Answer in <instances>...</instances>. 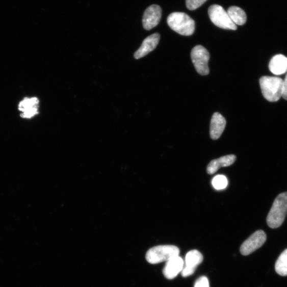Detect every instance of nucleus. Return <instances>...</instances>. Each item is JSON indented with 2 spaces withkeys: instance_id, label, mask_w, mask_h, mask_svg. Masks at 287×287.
<instances>
[{
  "instance_id": "1",
  "label": "nucleus",
  "mask_w": 287,
  "mask_h": 287,
  "mask_svg": "<svg viewBox=\"0 0 287 287\" xmlns=\"http://www.w3.org/2000/svg\"><path fill=\"white\" fill-rule=\"evenodd\" d=\"M287 215V192L279 194L274 200L267 219L268 225L272 229L282 225Z\"/></svg>"
},
{
  "instance_id": "2",
  "label": "nucleus",
  "mask_w": 287,
  "mask_h": 287,
  "mask_svg": "<svg viewBox=\"0 0 287 287\" xmlns=\"http://www.w3.org/2000/svg\"><path fill=\"white\" fill-rule=\"evenodd\" d=\"M167 22L172 30L181 35L191 36L194 33V20L184 12H173L168 16Z\"/></svg>"
},
{
  "instance_id": "3",
  "label": "nucleus",
  "mask_w": 287,
  "mask_h": 287,
  "mask_svg": "<svg viewBox=\"0 0 287 287\" xmlns=\"http://www.w3.org/2000/svg\"><path fill=\"white\" fill-rule=\"evenodd\" d=\"M259 84L262 94L268 101L277 102L282 97L283 80L276 77L264 76Z\"/></svg>"
},
{
  "instance_id": "4",
  "label": "nucleus",
  "mask_w": 287,
  "mask_h": 287,
  "mask_svg": "<svg viewBox=\"0 0 287 287\" xmlns=\"http://www.w3.org/2000/svg\"><path fill=\"white\" fill-rule=\"evenodd\" d=\"M179 249L176 246L160 245L149 249L146 254V259L149 264L156 265L179 256Z\"/></svg>"
},
{
  "instance_id": "5",
  "label": "nucleus",
  "mask_w": 287,
  "mask_h": 287,
  "mask_svg": "<svg viewBox=\"0 0 287 287\" xmlns=\"http://www.w3.org/2000/svg\"><path fill=\"white\" fill-rule=\"evenodd\" d=\"M208 14L212 22L217 27L225 30H237L236 24L222 7L218 5H212L208 8Z\"/></svg>"
},
{
  "instance_id": "6",
  "label": "nucleus",
  "mask_w": 287,
  "mask_h": 287,
  "mask_svg": "<svg viewBox=\"0 0 287 287\" xmlns=\"http://www.w3.org/2000/svg\"><path fill=\"white\" fill-rule=\"evenodd\" d=\"M191 58L196 70L201 75H207L210 70L208 66L210 54L202 45L194 47L191 52Z\"/></svg>"
},
{
  "instance_id": "7",
  "label": "nucleus",
  "mask_w": 287,
  "mask_h": 287,
  "mask_svg": "<svg viewBox=\"0 0 287 287\" xmlns=\"http://www.w3.org/2000/svg\"><path fill=\"white\" fill-rule=\"evenodd\" d=\"M267 240V235L263 230H258L245 241L240 249L242 255L251 254L263 245Z\"/></svg>"
},
{
  "instance_id": "8",
  "label": "nucleus",
  "mask_w": 287,
  "mask_h": 287,
  "mask_svg": "<svg viewBox=\"0 0 287 287\" xmlns=\"http://www.w3.org/2000/svg\"><path fill=\"white\" fill-rule=\"evenodd\" d=\"M161 16L162 10L159 6L153 5L147 8L142 20L144 29L149 31L156 27L160 21Z\"/></svg>"
},
{
  "instance_id": "9",
  "label": "nucleus",
  "mask_w": 287,
  "mask_h": 287,
  "mask_svg": "<svg viewBox=\"0 0 287 287\" xmlns=\"http://www.w3.org/2000/svg\"><path fill=\"white\" fill-rule=\"evenodd\" d=\"M39 99L37 97L25 98L21 101L18 109L22 112L21 117L23 118H31L39 114Z\"/></svg>"
},
{
  "instance_id": "10",
  "label": "nucleus",
  "mask_w": 287,
  "mask_h": 287,
  "mask_svg": "<svg viewBox=\"0 0 287 287\" xmlns=\"http://www.w3.org/2000/svg\"><path fill=\"white\" fill-rule=\"evenodd\" d=\"M160 39V35L159 33H154L146 37L141 46L135 53V58L141 59L153 51L158 46Z\"/></svg>"
},
{
  "instance_id": "11",
  "label": "nucleus",
  "mask_w": 287,
  "mask_h": 287,
  "mask_svg": "<svg viewBox=\"0 0 287 287\" xmlns=\"http://www.w3.org/2000/svg\"><path fill=\"white\" fill-rule=\"evenodd\" d=\"M184 265L182 258L179 256L174 257L168 261L163 270L165 277L168 279L176 278L181 272Z\"/></svg>"
},
{
  "instance_id": "12",
  "label": "nucleus",
  "mask_w": 287,
  "mask_h": 287,
  "mask_svg": "<svg viewBox=\"0 0 287 287\" xmlns=\"http://www.w3.org/2000/svg\"><path fill=\"white\" fill-rule=\"evenodd\" d=\"M226 120L222 115L216 112L212 116L211 124L210 134L212 140H218L220 138L226 126Z\"/></svg>"
},
{
  "instance_id": "13",
  "label": "nucleus",
  "mask_w": 287,
  "mask_h": 287,
  "mask_svg": "<svg viewBox=\"0 0 287 287\" xmlns=\"http://www.w3.org/2000/svg\"><path fill=\"white\" fill-rule=\"evenodd\" d=\"M236 160L234 155L224 156L211 161L207 167V172L209 174L215 173L220 168L231 166Z\"/></svg>"
},
{
  "instance_id": "14",
  "label": "nucleus",
  "mask_w": 287,
  "mask_h": 287,
  "mask_svg": "<svg viewBox=\"0 0 287 287\" xmlns=\"http://www.w3.org/2000/svg\"><path fill=\"white\" fill-rule=\"evenodd\" d=\"M269 69L276 75H281L287 72V58L282 55L273 57L270 61Z\"/></svg>"
},
{
  "instance_id": "15",
  "label": "nucleus",
  "mask_w": 287,
  "mask_h": 287,
  "mask_svg": "<svg viewBox=\"0 0 287 287\" xmlns=\"http://www.w3.org/2000/svg\"><path fill=\"white\" fill-rule=\"evenodd\" d=\"M230 18L235 24L243 25L247 21L245 12L241 8L236 6L230 7L227 10Z\"/></svg>"
},
{
  "instance_id": "16",
  "label": "nucleus",
  "mask_w": 287,
  "mask_h": 287,
  "mask_svg": "<svg viewBox=\"0 0 287 287\" xmlns=\"http://www.w3.org/2000/svg\"><path fill=\"white\" fill-rule=\"evenodd\" d=\"M203 260V255L197 250L187 253L185 258V266L196 269Z\"/></svg>"
},
{
  "instance_id": "17",
  "label": "nucleus",
  "mask_w": 287,
  "mask_h": 287,
  "mask_svg": "<svg viewBox=\"0 0 287 287\" xmlns=\"http://www.w3.org/2000/svg\"><path fill=\"white\" fill-rule=\"evenodd\" d=\"M275 269L279 275L287 276V249L281 254L277 259Z\"/></svg>"
},
{
  "instance_id": "18",
  "label": "nucleus",
  "mask_w": 287,
  "mask_h": 287,
  "mask_svg": "<svg viewBox=\"0 0 287 287\" xmlns=\"http://www.w3.org/2000/svg\"><path fill=\"white\" fill-rule=\"evenodd\" d=\"M212 185L217 190L226 189L228 185V180L223 175H218L212 180Z\"/></svg>"
},
{
  "instance_id": "19",
  "label": "nucleus",
  "mask_w": 287,
  "mask_h": 287,
  "mask_svg": "<svg viewBox=\"0 0 287 287\" xmlns=\"http://www.w3.org/2000/svg\"><path fill=\"white\" fill-rule=\"evenodd\" d=\"M207 0H186L187 8L194 10L202 6Z\"/></svg>"
},
{
  "instance_id": "20",
  "label": "nucleus",
  "mask_w": 287,
  "mask_h": 287,
  "mask_svg": "<svg viewBox=\"0 0 287 287\" xmlns=\"http://www.w3.org/2000/svg\"><path fill=\"white\" fill-rule=\"evenodd\" d=\"M194 287H210L209 281L207 277L202 276L198 278L195 283Z\"/></svg>"
},
{
  "instance_id": "21",
  "label": "nucleus",
  "mask_w": 287,
  "mask_h": 287,
  "mask_svg": "<svg viewBox=\"0 0 287 287\" xmlns=\"http://www.w3.org/2000/svg\"><path fill=\"white\" fill-rule=\"evenodd\" d=\"M196 269L184 266V268L181 271V275L183 277H188L191 275L195 272Z\"/></svg>"
},
{
  "instance_id": "22",
  "label": "nucleus",
  "mask_w": 287,
  "mask_h": 287,
  "mask_svg": "<svg viewBox=\"0 0 287 287\" xmlns=\"http://www.w3.org/2000/svg\"><path fill=\"white\" fill-rule=\"evenodd\" d=\"M282 97L287 100V73L284 80H283Z\"/></svg>"
}]
</instances>
